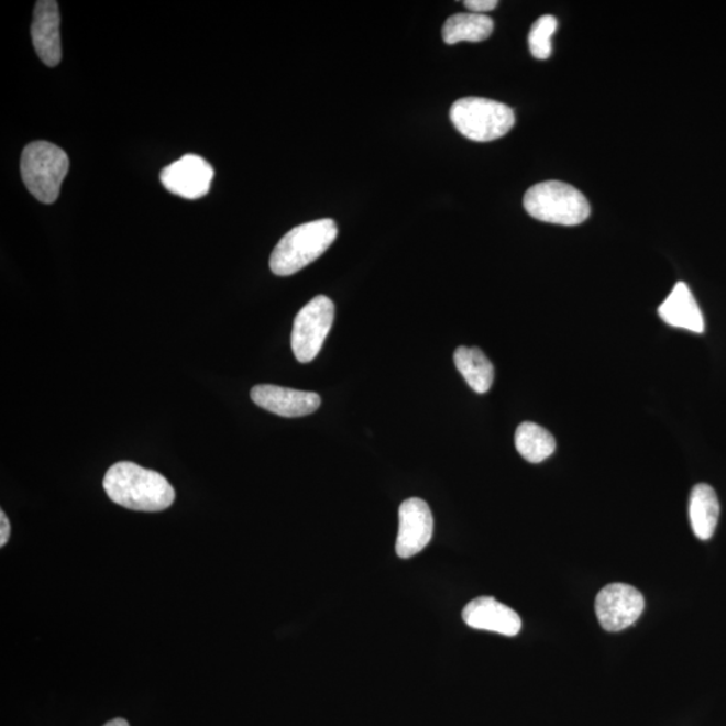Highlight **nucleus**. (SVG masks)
<instances>
[{
  "mask_svg": "<svg viewBox=\"0 0 726 726\" xmlns=\"http://www.w3.org/2000/svg\"><path fill=\"white\" fill-rule=\"evenodd\" d=\"M105 488L114 504L135 512L166 510L175 501V490L165 476L131 462L113 464L107 471Z\"/></svg>",
  "mask_w": 726,
  "mask_h": 726,
  "instance_id": "1",
  "label": "nucleus"
},
{
  "mask_svg": "<svg viewBox=\"0 0 726 726\" xmlns=\"http://www.w3.org/2000/svg\"><path fill=\"white\" fill-rule=\"evenodd\" d=\"M337 235V223L330 218L302 223L289 230L271 254V271L277 276L296 274L322 256Z\"/></svg>",
  "mask_w": 726,
  "mask_h": 726,
  "instance_id": "2",
  "label": "nucleus"
},
{
  "mask_svg": "<svg viewBox=\"0 0 726 726\" xmlns=\"http://www.w3.org/2000/svg\"><path fill=\"white\" fill-rule=\"evenodd\" d=\"M525 210L538 221L574 227L591 215V206L576 187L559 180L531 186L524 197Z\"/></svg>",
  "mask_w": 726,
  "mask_h": 726,
  "instance_id": "3",
  "label": "nucleus"
},
{
  "mask_svg": "<svg viewBox=\"0 0 726 726\" xmlns=\"http://www.w3.org/2000/svg\"><path fill=\"white\" fill-rule=\"evenodd\" d=\"M69 172V157L58 145L33 142L24 147L21 174L24 186L42 204L57 201L61 185Z\"/></svg>",
  "mask_w": 726,
  "mask_h": 726,
  "instance_id": "4",
  "label": "nucleus"
},
{
  "mask_svg": "<svg viewBox=\"0 0 726 726\" xmlns=\"http://www.w3.org/2000/svg\"><path fill=\"white\" fill-rule=\"evenodd\" d=\"M450 118L455 129L474 142L496 141L516 123L510 107L483 97H464L453 102Z\"/></svg>",
  "mask_w": 726,
  "mask_h": 726,
  "instance_id": "5",
  "label": "nucleus"
},
{
  "mask_svg": "<svg viewBox=\"0 0 726 726\" xmlns=\"http://www.w3.org/2000/svg\"><path fill=\"white\" fill-rule=\"evenodd\" d=\"M336 318L334 301L324 295L315 296L296 315L290 346L296 360L308 363L317 359Z\"/></svg>",
  "mask_w": 726,
  "mask_h": 726,
  "instance_id": "6",
  "label": "nucleus"
},
{
  "mask_svg": "<svg viewBox=\"0 0 726 726\" xmlns=\"http://www.w3.org/2000/svg\"><path fill=\"white\" fill-rule=\"evenodd\" d=\"M645 597L631 585L615 583L605 586L596 597L598 623L608 632H619L637 623L645 610Z\"/></svg>",
  "mask_w": 726,
  "mask_h": 726,
  "instance_id": "7",
  "label": "nucleus"
},
{
  "mask_svg": "<svg viewBox=\"0 0 726 726\" xmlns=\"http://www.w3.org/2000/svg\"><path fill=\"white\" fill-rule=\"evenodd\" d=\"M215 169L202 156L187 154L162 169L161 182L169 193L186 199H199L210 191Z\"/></svg>",
  "mask_w": 726,
  "mask_h": 726,
  "instance_id": "8",
  "label": "nucleus"
},
{
  "mask_svg": "<svg viewBox=\"0 0 726 726\" xmlns=\"http://www.w3.org/2000/svg\"><path fill=\"white\" fill-rule=\"evenodd\" d=\"M433 517L427 502L410 498L403 502L398 510V536L396 552L402 559L420 553L431 542Z\"/></svg>",
  "mask_w": 726,
  "mask_h": 726,
  "instance_id": "9",
  "label": "nucleus"
},
{
  "mask_svg": "<svg viewBox=\"0 0 726 726\" xmlns=\"http://www.w3.org/2000/svg\"><path fill=\"white\" fill-rule=\"evenodd\" d=\"M257 407L282 417H302L320 408L322 399L318 393L289 389L276 385H257L251 392Z\"/></svg>",
  "mask_w": 726,
  "mask_h": 726,
  "instance_id": "10",
  "label": "nucleus"
},
{
  "mask_svg": "<svg viewBox=\"0 0 726 726\" xmlns=\"http://www.w3.org/2000/svg\"><path fill=\"white\" fill-rule=\"evenodd\" d=\"M462 617L465 625L471 628L505 635V637H516L522 628V620L516 610L496 602L494 597L474 598L465 605Z\"/></svg>",
  "mask_w": 726,
  "mask_h": 726,
  "instance_id": "11",
  "label": "nucleus"
},
{
  "mask_svg": "<svg viewBox=\"0 0 726 726\" xmlns=\"http://www.w3.org/2000/svg\"><path fill=\"white\" fill-rule=\"evenodd\" d=\"M59 9L56 0L36 2L32 23V38L36 54L47 66H56L63 58L59 33Z\"/></svg>",
  "mask_w": 726,
  "mask_h": 726,
  "instance_id": "12",
  "label": "nucleus"
},
{
  "mask_svg": "<svg viewBox=\"0 0 726 726\" xmlns=\"http://www.w3.org/2000/svg\"><path fill=\"white\" fill-rule=\"evenodd\" d=\"M666 324L702 334L705 330L704 315L686 283L678 282L658 308Z\"/></svg>",
  "mask_w": 726,
  "mask_h": 726,
  "instance_id": "13",
  "label": "nucleus"
},
{
  "mask_svg": "<svg viewBox=\"0 0 726 726\" xmlns=\"http://www.w3.org/2000/svg\"><path fill=\"white\" fill-rule=\"evenodd\" d=\"M689 518L695 537L711 540L719 518V502L714 488L706 483L694 486L689 501Z\"/></svg>",
  "mask_w": 726,
  "mask_h": 726,
  "instance_id": "14",
  "label": "nucleus"
},
{
  "mask_svg": "<svg viewBox=\"0 0 726 726\" xmlns=\"http://www.w3.org/2000/svg\"><path fill=\"white\" fill-rule=\"evenodd\" d=\"M455 366L472 391L484 395L492 389L494 366L486 354L477 348H458L453 354Z\"/></svg>",
  "mask_w": 726,
  "mask_h": 726,
  "instance_id": "15",
  "label": "nucleus"
},
{
  "mask_svg": "<svg viewBox=\"0 0 726 726\" xmlns=\"http://www.w3.org/2000/svg\"><path fill=\"white\" fill-rule=\"evenodd\" d=\"M494 22L487 15L464 12L455 14L444 23L443 40L447 45H455L459 42H482L493 34Z\"/></svg>",
  "mask_w": 726,
  "mask_h": 726,
  "instance_id": "16",
  "label": "nucleus"
},
{
  "mask_svg": "<svg viewBox=\"0 0 726 726\" xmlns=\"http://www.w3.org/2000/svg\"><path fill=\"white\" fill-rule=\"evenodd\" d=\"M516 448L529 463H541L556 451L553 435L535 422H522L516 431Z\"/></svg>",
  "mask_w": 726,
  "mask_h": 726,
  "instance_id": "17",
  "label": "nucleus"
},
{
  "mask_svg": "<svg viewBox=\"0 0 726 726\" xmlns=\"http://www.w3.org/2000/svg\"><path fill=\"white\" fill-rule=\"evenodd\" d=\"M557 20L553 15H543L532 24L529 33V48L531 56L537 59H548L552 54V36L557 30Z\"/></svg>",
  "mask_w": 726,
  "mask_h": 726,
  "instance_id": "18",
  "label": "nucleus"
},
{
  "mask_svg": "<svg viewBox=\"0 0 726 726\" xmlns=\"http://www.w3.org/2000/svg\"><path fill=\"white\" fill-rule=\"evenodd\" d=\"M463 4L470 12L484 15V12L493 11L498 2L496 0H465Z\"/></svg>",
  "mask_w": 726,
  "mask_h": 726,
  "instance_id": "19",
  "label": "nucleus"
},
{
  "mask_svg": "<svg viewBox=\"0 0 726 726\" xmlns=\"http://www.w3.org/2000/svg\"><path fill=\"white\" fill-rule=\"evenodd\" d=\"M10 522L9 518L6 517L4 512H0V547H4L8 543L10 538Z\"/></svg>",
  "mask_w": 726,
  "mask_h": 726,
  "instance_id": "20",
  "label": "nucleus"
},
{
  "mask_svg": "<svg viewBox=\"0 0 726 726\" xmlns=\"http://www.w3.org/2000/svg\"><path fill=\"white\" fill-rule=\"evenodd\" d=\"M105 726H130L124 718H114L107 723Z\"/></svg>",
  "mask_w": 726,
  "mask_h": 726,
  "instance_id": "21",
  "label": "nucleus"
}]
</instances>
